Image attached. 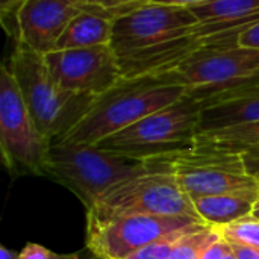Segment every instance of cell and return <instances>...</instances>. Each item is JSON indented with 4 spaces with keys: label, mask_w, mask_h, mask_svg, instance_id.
<instances>
[{
    "label": "cell",
    "mask_w": 259,
    "mask_h": 259,
    "mask_svg": "<svg viewBox=\"0 0 259 259\" xmlns=\"http://www.w3.org/2000/svg\"><path fill=\"white\" fill-rule=\"evenodd\" d=\"M185 96L184 87L159 76L121 77L112 88L96 97L85 117L61 141L97 144Z\"/></svg>",
    "instance_id": "cell-1"
},
{
    "label": "cell",
    "mask_w": 259,
    "mask_h": 259,
    "mask_svg": "<svg viewBox=\"0 0 259 259\" xmlns=\"http://www.w3.org/2000/svg\"><path fill=\"white\" fill-rule=\"evenodd\" d=\"M8 67L38 131L52 144L68 135L97 97L61 88L53 79L44 55L20 41H17Z\"/></svg>",
    "instance_id": "cell-2"
},
{
    "label": "cell",
    "mask_w": 259,
    "mask_h": 259,
    "mask_svg": "<svg viewBox=\"0 0 259 259\" xmlns=\"http://www.w3.org/2000/svg\"><path fill=\"white\" fill-rule=\"evenodd\" d=\"M155 161L120 156L97 144L58 141L50 146L46 176L70 190L88 211L109 188L147 171Z\"/></svg>",
    "instance_id": "cell-3"
},
{
    "label": "cell",
    "mask_w": 259,
    "mask_h": 259,
    "mask_svg": "<svg viewBox=\"0 0 259 259\" xmlns=\"http://www.w3.org/2000/svg\"><path fill=\"white\" fill-rule=\"evenodd\" d=\"M202 115V103L190 96L165 106L117 134L102 140L97 146L138 161H153L175 156L196 147Z\"/></svg>",
    "instance_id": "cell-4"
},
{
    "label": "cell",
    "mask_w": 259,
    "mask_h": 259,
    "mask_svg": "<svg viewBox=\"0 0 259 259\" xmlns=\"http://www.w3.org/2000/svg\"><path fill=\"white\" fill-rule=\"evenodd\" d=\"M118 215H191L199 217L193 200L181 188L168 158L112 188L87 211V219ZM200 219V217H199Z\"/></svg>",
    "instance_id": "cell-5"
},
{
    "label": "cell",
    "mask_w": 259,
    "mask_h": 259,
    "mask_svg": "<svg viewBox=\"0 0 259 259\" xmlns=\"http://www.w3.org/2000/svg\"><path fill=\"white\" fill-rule=\"evenodd\" d=\"M158 76L184 87L187 96L202 103L219 94L259 83V50L241 47L238 41L206 47Z\"/></svg>",
    "instance_id": "cell-6"
},
{
    "label": "cell",
    "mask_w": 259,
    "mask_h": 259,
    "mask_svg": "<svg viewBox=\"0 0 259 259\" xmlns=\"http://www.w3.org/2000/svg\"><path fill=\"white\" fill-rule=\"evenodd\" d=\"M52 143L38 131L8 64L0 73V150L11 176H46Z\"/></svg>",
    "instance_id": "cell-7"
},
{
    "label": "cell",
    "mask_w": 259,
    "mask_h": 259,
    "mask_svg": "<svg viewBox=\"0 0 259 259\" xmlns=\"http://www.w3.org/2000/svg\"><path fill=\"white\" fill-rule=\"evenodd\" d=\"M199 20L190 8L141 3L114 20L111 47L121 61L187 33Z\"/></svg>",
    "instance_id": "cell-8"
},
{
    "label": "cell",
    "mask_w": 259,
    "mask_h": 259,
    "mask_svg": "<svg viewBox=\"0 0 259 259\" xmlns=\"http://www.w3.org/2000/svg\"><path fill=\"white\" fill-rule=\"evenodd\" d=\"M205 223L191 215H118L87 219V247L100 259H126L138 249L185 228Z\"/></svg>",
    "instance_id": "cell-9"
},
{
    "label": "cell",
    "mask_w": 259,
    "mask_h": 259,
    "mask_svg": "<svg viewBox=\"0 0 259 259\" xmlns=\"http://www.w3.org/2000/svg\"><path fill=\"white\" fill-rule=\"evenodd\" d=\"M168 159L181 188L191 200L258 184L247 173L241 153L194 147Z\"/></svg>",
    "instance_id": "cell-10"
},
{
    "label": "cell",
    "mask_w": 259,
    "mask_h": 259,
    "mask_svg": "<svg viewBox=\"0 0 259 259\" xmlns=\"http://www.w3.org/2000/svg\"><path fill=\"white\" fill-rule=\"evenodd\" d=\"M44 61L53 79L67 91L100 96L123 77L109 44L52 50L44 55Z\"/></svg>",
    "instance_id": "cell-11"
},
{
    "label": "cell",
    "mask_w": 259,
    "mask_h": 259,
    "mask_svg": "<svg viewBox=\"0 0 259 259\" xmlns=\"http://www.w3.org/2000/svg\"><path fill=\"white\" fill-rule=\"evenodd\" d=\"M87 6L85 0H24L15 14L17 41L41 55L49 53Z\"/></svg>",
    "instance_id": "cell-12"
},
{
    "label": "cell",
    "mask_w": 259,
    "mask_h": 259,
    "mask_svg": "<svg viewBox=\"0 0 259 259\" xmlns=\"http://www.w3.org/2000/svg\"><path fill=\"white\" fill-rule=\"evenodd\" d=\"M259 121V83L237 88L202 102L200 132Z\"/></svg>",
    "instance_id": "cell-13"
},
{
    "label": "cell",
    "mask_w": 259,
    "mask_h": 259,
    "mask_svg": "<svg viewBox=\"0 0 259 259\" xmlns=\"http://www.w3.org/2000/svg\"><path fill=\"white\" fill-rule=\"evenodd\" d=\"M118 14L120 12L102 9L88 3V6L70 21L58 39L55 50L111 46L114 20Z\"/></svg>",
    "instance_id": "cell-14"
},
{
    "label": "cell",
    "mask_w": 259,
    "mask_h": 259,
    "mask_svg": "<svg viewBox=\"0 0 259 259\" xmlns=\"http://www.w3.org/2000/svg\"><path fill=\"white\" fill-rule=\"evenodd\" d=\"M259 200V184L193 200L197 215L214 228H223L252 214Z\"/></svg>",
    "instance_id": "cell-15"
},
{
    "label": "cell",
    "mask_w": 259,
    "mask_h": 259,
    "mask_svg": "<svg viewBox=\"0 0 259 259\" xmlns=\"http://www.w3.org/2000/svg\"><path fill=\"white\" fill-rule=\"evenodd\" d=\"M196 147H206L241 155L259 150V121L237 124L219 131L200 132L196 138Z\"/></svg>",
    "instance_id": "cell-16"
},
{
    "label": "cell",
    "mask_w": 259,
    "mask_h": 259,
    "mask_svg": "<svg viewBox=\"0 0 259 259\" xmlns=\"http://www.w3.org/2000/svg\"><path fill=\"white\" fill-rule=\"evenodd\" d=\"M190 9L199 21L241 20L259 15V0H209Z\"/></svg>",
    "instance_id": "cell-17"
},
{
    "label": "cell",
    "mask_w": 259,
    "mask_h": 259,
    "mask_svg": "<svg viewBox=\"0 0 259 259\" xmlns=\"http://www.w3.org/2000/svg\"><path fill=\"white\" fill-rule=\"evenodd\" d=\"M219 237L220 231L217 228L203 223L181 238L168 259H200L205 249Z\"/></svg>",
    "instance_id": "cell-18"
},
{
    "label": "cell",
    "mask_w": 259,
    "mask_h": 259,
    "mask_svg": "<svg viewBox=\"0 0 259 259\" xmlns=\"http://www.w3.org/2000/svg\"><path fill=\"white\" fill-rule=\"evenodd\" d=\"M219 231L222 237L229 243L259 249V220L252 214L223 228H219Z\"/></svg>",
    "instance_id": "cell-19"
},
{
    "label": "cell",
    "mask_w": 259,
    "mask_h": 259,
    "mask_svg": "<svg viewBox=\"0 0 259 259\" xmlns=\"http://www.w3.org/2000/svg\"><path fill=\"white\" fill-rule=\"evenodd\" d=\"M203 223H197V225H193L190 228H185V229H181V231H176V232H171L141 249H138L137 252H134L132 255H129L126 259H168V256L171 255L173 249L176 247V244L181 241V238L188 234L191 229L200 226Z\"/></svg>",
    "instance_id": "cell-20"
},
{
    "label": "cell",
    "mask_w": 259,
    "mask_h": 259,
    "mask_svg": "<svg viewBox=\"0 0 259 259\" xmlns=\"http://www.w3.org/2000/svg\"><path fill=\"white\" fill-rule=\"evenodd\" d=\"M77 256H79V252L55 253L53 250L36 243H27L20 250V259H77Z\"/></svg>",
    "instance_id": "cell-21"
},
{
    "label": "cell",
    "mask_w": 259,
    "mask_h": 259,
    "mask_svg": "<svg viewBox=\"0 0 259 259\" xmlns=\"http://www.w3.org/2000/svg\"><path fill=\"white\" fill-rule=\"evenodd\" d=\"M90 5L99 6L102 9H108V11H115V12H124L129 8L138 6L141 3H146L147 0H85Z\"/></svg>",
    "instance_id": "cell-22"
},
{
    "label": "cell",
    "mask_w": 259,
    "mask_h": 259,
    "mask_svg": "<svg viewBox=\"0 0 259 259\" xmlns=\"http://www.w3.org/2000/svg\"><path fill=\"white\" fill-rule=\"evenodd\" d=\"M231 250H232L231 243L226 241V240L222 237V234H220V237H219L217 240H214V241L205 249V252L202 253V258L200 259H225L226 258V255H228Z\"/></svg>",
    "instance_id": "cell-23"
},
{
    "label": "cell",
    "mask_w": 259,
    "mask_h": 259,
    "mask_svg": "<svg viewBox=\"0 0 259 259\" xmlns=\"http://www.w3.org/2000/svg\"><path fill=\"white\" fill-rule=\"evenodd\" d=\"M238 44L241 47L259 50V21L249 24L238 35Z\"/></svg>",
    "instance_id": "cell-24"
},
{
    "label": "cell",
    "mask_w": 259,
    "mask_h": 259,
    "mask_svg": "<svg viewBox=\"0 0 259 259\" xmlns=\"http://www.w3.org/2000/svg\"><path fill=\"white\" fill-rule=\"evenodd\" d=\"M243 156H244L247 173L259 184V150L243 153Z\"/></svg>",
    "instance_id": "cell-25"
},
{
    "label": "cell",
    "mask_w": 259,
    "mask_h": 259,
    "mask_svg": "<svg viewBox=\"0 0 259 259\" xmlns=\"http://www.w3.org/2000/svg\"><path fill=\"white\" fill-rule=\"evenodd\" d=\"M231 247L238 259H259V249L235 244V243H231Z\"/></svg>",
    "instance_id": "cell-26"
},
{
    "label": "cell",
    "mask_w": 259,
    "mask_h": 259,
    "mask_svg": "<svg viewBox=\"0 0 259 259\" xmlns=\"http://www.w3.org/2000/svg\"><path fill=\"white\" fill-rule=\"evenodd\" d=\"M24 0H0V9H2V17L3 20H6V17H14L15 20V14L20 8V5Z\"/></svg>",
    "instance_id": "cell-27"
},
{
    "label": "cell",
    "mask_w": 259,
    "mask_h": 259,
    "mask_svg": "<svg viewBox=\"0 0 259 259\" xmlns=\"http://www.w3.org/2000/svg\"><path fill=\"white\" fill-rule=\"evenodd\" d=\"M150 3H158V5H167V6H182V8H191L196 5L206 3L209 0H147Z\"/></svg>",
    "instance_id": "cell-28"
},
{
    "label": "cell",
    "mask_w": 259,
    "mask_h": 259,
    "mask_svg": "<svg viewBox=\"0 0 259 259\" xmlns=\"http://www.w3.org/2000/svg\"><path fill=\"white\" fill-rule=\"evenodd\" d=\"M0 259H20V252H14L5 246L0 247Z\"/></svg>",
    "instance_id": "cell-29"
},
{
    "label": "cell",
    "mask_w": 259,
    "mask_h": 259,
    "mask_svg": "<svg viewBox=\"0 0 259 259\" xmlns=\"http://www.w3.org/2000/svg\"><path fill=\"white\" fill-rule=\"evenodd\" d=\"M77 259H100L97 258L88 247H83L82 250H79V256H77Z\"/></svg>",
    "instance_id": "cell-30"
},
{
    "label": "cell",
    "mask_w": 259,
    "mask_h": 259,
    "mask_svg": "<svg viewBox=\"0 0 259 259\" xmlns=\"http://www.w3.org/2000/svg\"><path fill=\"white\" fill-rule=\"evenodd\" d=\"M252 215L255 217V219H258L259 220V200L255 203V206H253V211H252Z\"/></svg>",
    "instance_id": "cell-31"
},
{
    "label": "cell",
    "mask_w": 259,
    "mask_h": 259,
    "mask_svg": "<svg viewBox=\"0 0 259 259\" xmlns=\"http://www.w3.org/2000/svg\"><path fill=\"white\" fill-rule=\"evenodd\" d=\"M225 259H238V258H237V256H235V253H234V252L231 250V252H229V253L226 255V258H225Z\"/></svg>",
    "instance_id": "cell-32"
}]
</instances>
